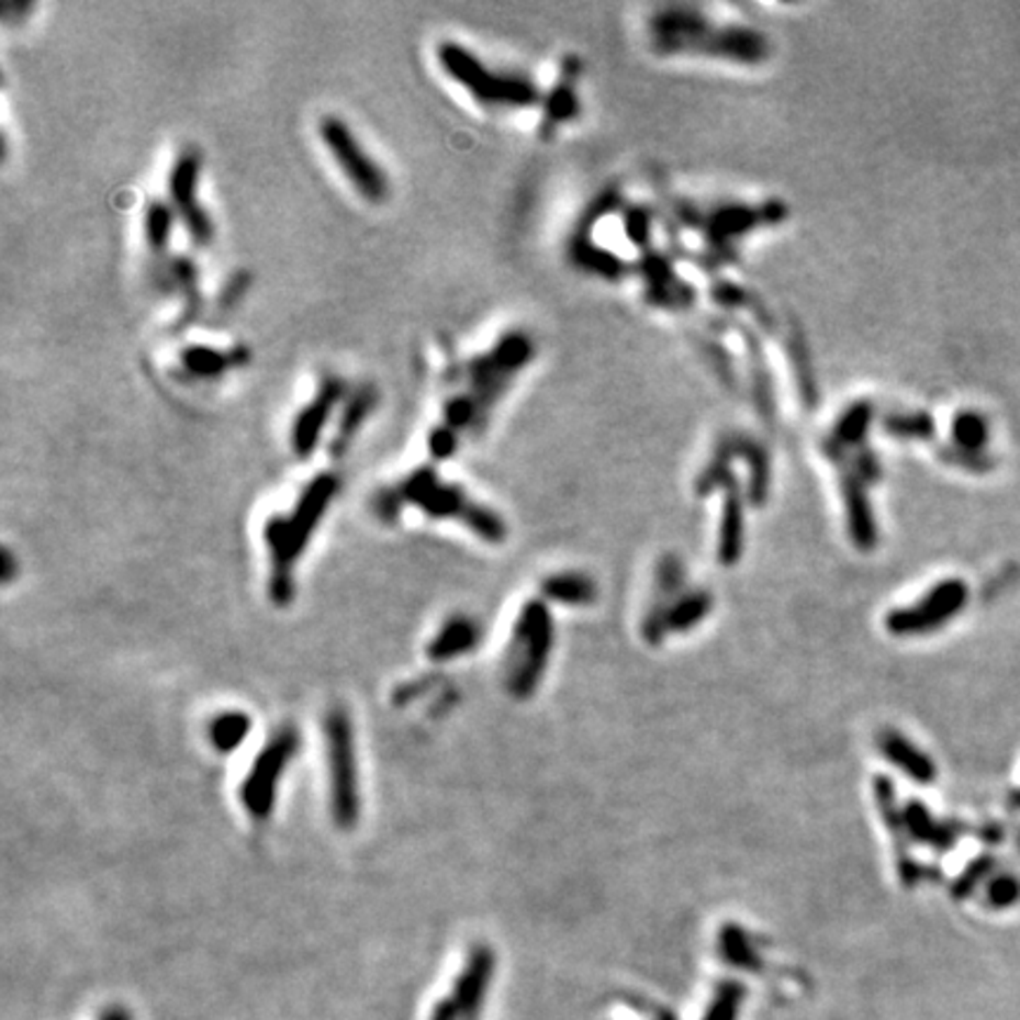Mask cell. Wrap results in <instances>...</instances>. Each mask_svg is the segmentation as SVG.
I'll list each match as a JSON object with an SVG mask.
<instances>
[{
	"label": "cell",
	"mask_w": 1020,
	"mask_h": 1020,
	"mask_svg": "<svg viewBox=\"0 0 1020 1020\" xmlns=\"http://www.w3.org/2000/svg\"><path fill=\"white\" fill-rule=\"evenodd\" d=\"M459 1018H461V1011H459L457 1004H453L451 997L439 1001L437 1007L433 1009V1013H430V1020H459Z\"/></svg>",
	"instance_id": "cell-28"
},
{
	"label": "cell",
	"mask_w": 1020,
	"mask_h": 1020,
	"mask_svg": "<svg viewBox=\"0 0 1020 1020\" xmlns=\"http://www.w3.org/2000/svg\"><path fill=\"white\" fill-rule=\"evenodd\" d=\"M100 1020H133V1018H131V1013L125 1011L123 1007H112V1009H107V1011L100 1016Z\"/></svg>",
	"instance_id": "cell-30"
},
{
	"label": "cell",
	"mask_w": 1020,
	"mask_h": 1020,
	"mask_svg": "<svg viewBox=\"0 0 1020 1020\" xmlns=\"http://www.w3.org/2000/svg\"><path fill=\"white\" fill-rule=\"evenodd\" d=\"M574 65L576 61L570 59L568 65H564V74H562V81L553 88L551 96H548V102H546V121L541 125V133L543 135H551L548 131H553L558 123H564V121H570L576 116V109H579V102H576V96H574Z\"/></svg>",
	"instance_id": "cell-19"
},
{
	"label": "cell",
	"mask_w": 1020,
	"mask_h": 1020,
	"mask_svg": "<svg viewBox=\"0 0 1020 1020\" xmlns=\"http://www.w3.org/2000/svg\"><path fill=\"white\" fill-rule=\"evenodd\" d=\"M317 133L345 180L355 187L359 197L371 203H381L390 194V180L383 166L359 143L348 121L336 114H326L317 123Z\"/></svg>",
	"instance_id": "cell-8"
},
{
	"label": "cell",
	"mask_w": 1020,
	"mask_h": 1020,
	"mask_svg": "<svg viewBox=\"0 0 1020 1020\" xmlns=\"http://www.w3.org/2000/svg\"><path fill=\"white\" fill-rule=\"evenodd\" d=\"M987 898L995 907H1009L1020 898V884L1009 874L997 876L990 888H987Z\"/></svg>",
	"instance_id": "cell-27"
},
{
	"label": "cell",
	"mask_w": 1020,
	"mask_h": 1020,
	"mask_svg": "<svg viewBox=\"0 0 1020 1020\" xmlns=\"http://www.w3.org/2000/svg\"><path fill=\"white\" fill-rule=\"evenodd\" d=\"M437 65L442 71L457 81L463 90L470 92V98L484 107H531L541 100L539 88L535 81L508 71H496L486 67L470 48H466L459 41H442L437 45Z\"/></svg>",
	"instance_id": "cell-4"
},
{
	"label": "cell",
	"mask_w": 1020,
	"mask_h": 1020,
	"mask_svg": "<svg viewBox=\"0 0 1020 1020\" xmlns=\"http://www.w3.org/2000/svg\"><path fill=\"white\" fill-rule=\"evenodd\" d=\"M494 971V954L486 948H475L468 956V966L459 976L457 987H453V1004H457L461 1016L475 1013L480 1001L484 997L486 983H490V976Z\"/></svg>",
	"instance_id": "cell-17"
},
{
	"label": "cell",
	"mask_w": 1020,
	"mask_h": 1020,
	"mask_svg": "<svg viewBox=\"0 0 1020 1020\" xmlns=\"http://www.w3.org/2000/svg\"><path fill=\"white\" fill-rule=\"evenodd\" d=\"M248 732H250V718L246 714H242V711L217 714L211 720V726H209L211 744L217 751H223V753L239 749L244 744L246 737H248Z\"/></svg>",
	"instance_id": "cell-22"
},
{
	"label": "cell",
	"mask_w": 1020,
	"mask_h": 1020,
	"mask_svg": "<svg viewBox=\"0 0 1020 1020\" xmlns=\"http://www.w3.org/2000/svg\"><path fill=\"white\" fill-rule=\"evenodd\" d=\"M886 430L898 437H926L931 435L933 423L929 414H919V416H890L886 418Z\"/></svg>",
	"instance_id": "cell-26"
},
{
	"label": "cell",
	"mask_w": 1020,
	"mask_h": 1020,
	"mask_svg": "<svg viewBox=\"0 0 1020 1020\" xmlns=\"http://www.w3.org/2000/svg\"><path fill=\"white\" fill-rule=\"evenodd\" d=\"M404 506H416L435 520H459L484 541L498 543L506 539V525L494 511L470 498L463 486L439 478L430 466L412 470L410 475L376 494L373 511L392 523L397 520Z\"/></svg>",
	"instance_id": "cell-2"
},
{
	"label": "cell",
	"mask_w": 1020,
	"mask_h": 1020,
	"mask_svg": "<svg viewBox=\"0 0 1020 1020\" xmlns=\"http://www.w3.org/2000/svg\"><path fill=\"white\" fill-rule=\"evenodd\" d=\"M728 498H726V511H724V520H720V546L718 553L720 560L726 564L735 562L742 556V539H744V520H742V504H740V494L735 490V480L728 478Z\"/></svg>",
	"instance_id": "cell-18"
},
{
	"label": "cell",
	"mask_w": 1020,
	"mask_h": 1020,
	"mask_svg": "<svg viewBox=\"0 0 1020 1020\" xmlns=\"http://www.w3.org/2000/svg\"><path fill=\"white\" fill-rule=\"evenodd\" d=\"M482 640V626L466 615L449 617L442 629L430 640L428 657L433 662H449V659L473 652Z\"/></svg>",
	"instance_id": "cell-16"
},
{
	"label": "cell",
	"mask_w": 1020,
	"mask_h": 1020,
	"mask_svg": "<svg viewBox=\"0 0 1020 1020\" xmlns=\"http://www.w3.org/2000/svg\"><path fill=\"white\" fill-rule=\"evenodd\" d=\"M543 595L548 601L562 605H589L595 601V584L584 574L562 572L543 582Z\"/></svg>",
	"instance_id": "cell-20"
},
{
	"label": "cell",
	"mask_w": 1020,
	"mask_h": 1020,
	"mask_svg": "<svg viewBox=\"0 0 1020 1020\" xmlns=\"http://www.w3.org/2000/svg\"><path fill=\"white\" fill-rule=\"evenodd\" d=\"M338 492V478L334 473H320L303 490L301 498L287 515H272L265 523L262 537L270 548V598L287 607L293 598V570L305 553L310 539L315 537L320 523L332 506Z\"/></svg>",
	"instance_id": "cell-3"
},
{
	"label": "cell",
	"mask_w": 1020,
	"mask_h": 1020,
	"mask_svg": "<svg viewBox=\"0 0 1020 1020\" xmlns=\"http://www.w3.org/2000/svg\"><path fill=\"white\" fill-rule=\"evenodd\" d=\"M952 437L964 453L978 457L980 447L987 445V421L978 412H960L952 423Z\"/></svg>",
	"instance_id": "cell-24"
},
{
	"label": "cell",
	"mask_w": 1020,
	"mask_h": 1020,
	"mask_svg": "<svg viewBox=\"0 0 1020 1020\" xmlns=\"http://www.w3.org/2000/svg\"><path fill=\"white\" fill-rule=\"evenodd\" d=\"M324 730L328 775H332V812L338 827L350 829L359 820L362 802H359L355 740L348 711H345L343 706H334V709L326 714Z\"/></svg>",
	"instance_id": "cell-7"
},
{
	"label": "cell",
	"mask_w": 1020,
	"mask_h": 1020,
	"mask_svg": "<svg viewBox=\"0 0 1020 1020\" xmlns=\"http://www.w3.org/2000/svg\"><path fill=\"white\" fill-rule=\"evenodd\" d=\"M12 574H14V560H12L10 548H5V551H3V582L5 584L12 582Z\"/></svg>",
	"instance_id": "cell-29"
},
{
	"label": "cell",
	"mask_w": 1020,
	"mask_h": 1020,
	"mask_svg": "<svg viewBox=\"0 0 1020 1020\" xmlns=\"http://www.w3.org/2000/svg\"><path fill=\"white\" fill-rule=\"evenodd\" d=\"M176 213H172L170 203L161 199H152L147 201L145 213H143V234L147 248L152 254H164L170 244L172 237V223H176Z\"/></svg>",
	"instance_id": "cell-21"
},
{
	"label": "cell",
	"mask_w": 1020,
	"mask_h": 1020,
	"mask_svg": "<svg viewBox=\"0 0 1020 1020\" xmlns=\"http://www.w3.org/2000/svg\"><path fill=\"white\" fill-rule=\"evenodd\" d=\"M199 176L201 152L197 147H184L168 170V203L182 223L187 237L197 246H209L215 227L199 199Z\"/></svg>",
	"instance_id": "cell-10"
},
{
	"label": "cell",
	"mask_w": 1020,
	"mask_h": 1020,
	"mask_svg": "<svg viewBox=\"0 0 1020 1020\" xmlns=\"http://www.w3.org/2000/svg\"><path fill=\"white\" fill-rule=\"evenodd\" d=\"M654 41L664 53H709L740 61H759L767 53L761 34L747 29H711L697 12L673 10L654 20Z\"/></svg>",
	"instance_id": "cell-5"
},
{
	"label": "cell",
	"mask_w": 1020,
	"mask_h": 1020,
	"mask_svg": "<svg viewBox=\"0 0 1020 1020\" xmlns=\"http://www.w3.org/2000/svg\"><path fill=\"white\" fill-rule=\"evenodd\" d=\"M345 400V383L334 373H326L317 383L315 395H312L301 410H298L291 423V449L298 459H310L317 451L324 428L332 421L336 406Z\"/></svg>",
	"instance_id": "cell-12"
},
{
	"label": "cell",
	"mask_w": 1020,
	"mask_h": 1020,
	"mask_svg": "<svg viewBox=\"0 0 1020 1020\" xmlns=\"http://www.w3.org/2000/svg\"><path fill=\"white\" fill-rule=\"evenodd\" d=\"M968 601V586L962 579H948L940 582L923 595L919 603L912 607L896 609L886 619L888 631L898 636H917V634H931L940 626H945L966 607Z\"/></svg>",
	"instance_id": "cell-11"
},
{
	"label": "cell",
	"mask_w": 1020,
	"mask_h": 1020,
	"mask_svg": "<svg viewBox=\"0 0 1020 1020\" xmlns=\"http://www.w3.org/2000/svg\"><path fill=\"white\" fill-rule=\"evenodd\" d=\"M178 362L187 376H192V379H199V381H209V379H217V376H225L227 371L248 362V348H244V345H234V348L229 350H220V348H211V345L192 343V345H184V348L180 350Z\"/></svg>",
	"instance_id": "cell-13"
},
{
	"label": "cell",
	"mask_w": 1020,
	"mask_h": 1020,
	"mask_svg": "<svg viewBox=\"0 0 1020 1020\" xmlns=\"http://www.w3.org/2000/svg\"><path fill=\"white\" fill-rule=\"evenodd\" d=\"M298 749H301V732L295 730V726H284L270 737V742L262 747L258 759L250 765L246 780L242 782L239 796L244 808L256 822L270 820L281 773L287 771Z\"/></svg>",
	"instance_id": "cell-9"
},
{
	"label": "cell",
	"mask_w": 1020,
	"mask_h": 1020,
	"mask_svg": "<svg viewBox=\"0 0 1020 1020\" xmlns=\"http://www.w3.org/2000/svg\"><path fill=\"white\" fill-rule=\"evenodd\" d=\"M531 352V338L523 332H511L501 336L494 348L468 359L461 373L466 385L447 397L442 421L428 435V451L435 461L449 459L466 433L484 426L492 406L504 395L515 373L529 362Z\"/></svg>",
	"instance_id": "cell-1"
},
{
	"label": "cell",
	"mask_w": 1020,
	"mask_h": 1020,
	"mask_svg": "<svg viewBox=\"0 0 1020 1020\" xmlns=\"http://www.w3.org/2000/svg\"><path fill=\"white\" fill-rule=\"evenodd\" d=\"M376 404H379V392H376L373 385L369 383L355 388L350 395L343 400L340 416H338L336 430H334V442H332L334 457H343L345 449L352 445V439L357 437L359 430H362L367 418L376 410Z\"/></svg>",
	"instance_id": "cell-14"
},
{
	"label": "cell",
	"mask_w": 1020,
	"mask_h": 1020,
	"mask_svg": "<svg viewBox=\"0 0 1020 1020\" xmlns=\"http://www.w3.org/2000/svg\"><path fill=\"white\" fill-rule=\"evenodd\" d=\"M878 749H882L884 756L893 765L900 767V771L909 780H915L917 784H933L935 782L938 767L931 761L929 753H923L917 744L909 742L907 737H903L900 732H896V730L882 732V737H878Z\"/></svg>",
	"instance_id": "cell-15"
},
{
	"label": "cell",
	"mask_w": 1020,
	"mask_h": 1020,
	"mask_svg": "<svg viewBox=\"0 0 1020 1020\" xmlns=\"http://www.w3.org/2000/svg\"><path fill=\"white\" fill-rule=\"evenodd\" d=\"M168 279L170 284H178V291L184 298V312H182V324H187L194 312L199 310V279H197V268L190 258L178 256L172 258L168 265Z\"/></svg>",
	"instance_id": "cell-23"
},
{
	"label": "cell",
	"mask_w": 1020,
	"mask_h": 1020,
	"mask_svg": "<svg viewBox=\"0 0 1020 1020\" xmlns=\"http://www.w3.org/2000/svg\"><path fill=\"white\" fill-rule=\"evenodd\" d=\"M709 609H711L709 595H706V593L690 595V598L679 603L676 609H673L669 615L671 629H681V631L690 629V626H695L697 621H702L706 615H709Z\"/></svg>",
	"instance_id": "cell-25"
},
{
	"label": "cell",
	"mask_w": 1020,
	"mask_h": 1020,
	"mask_svg": "<svg viewBox=\"0 0 1020 1020\" xmlns=\"http://www.w3.org/2000/svg\"><path fill=\"white\" fill-rule=\"evenodd\" d=\"M553 650V619L541 601L523 607L513 634V664L508 669V690L515 697H529Z\"/></svg>",
	"instance_id": "cell-6"
}]
</instances>
